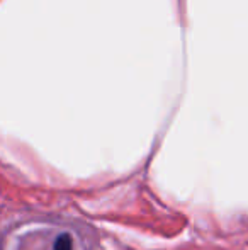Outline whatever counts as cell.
I'll list each match as a JSON object with an SVG mask.
<instances>
[{
	"label": "cell",
	"instance_id": "1",
	"mask_svg": "<svg viewBox=\"0 0 248 250\" xmlns=\"http://www.w3.org/2000/svg\"><path fill=\"white\" fill-rule=\"evenodd\" d=\"M55 250H73V238L68 233H60L53 244Z\"/></svg>",
	"mask_w": 248,
	"mask_h": 250
}]
</instances>
